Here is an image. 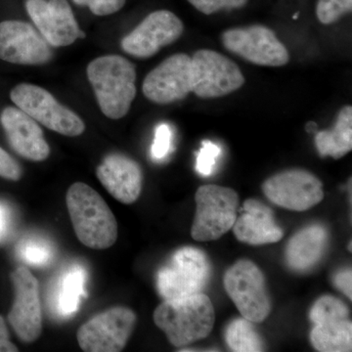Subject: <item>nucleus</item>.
<instances>
[{
	"instance_id": "nucleus-35",
	"label": "nucleus",
	"mask_w": 352,
	"mask_h": 352,
	"mask_svg": "<svg viewBox=\"0 0 352 352\" xmlns=\"http://www.w3.org/2000/svg\"><path fill=\"white\" fill-rule=\"evenodd\" d=\"M9 217L7 210L0 204V241L6 237L9 226Z\"/></svg>"
},
{
	"instance_id": "nucleus-12",
	"label": "nucleus",
	"mask_w": 352,
	"mask_h": 352,
	"mask_svg": "<svg viewBox=\"0 0 352 352\" xmlns=\"http://www.w3.org/2000/svg\"><path fill=\"white\" fill-rule=\"evenodd\" d=\"M11 280L15 289V300L8 314L9 323L22 342H34L43 331L38 279L28 268L20 266L11 273Z\"/></svg>"
},
{
	"instance_id": "nucleus-27",
	"label": "nucleus",
	"mask_w": 352,
	"mask_h": 352,
	"mask_svg": "<svg viewBox=\"0 0 352 352\" xmlns=\"http://www.w3.org/2000/svg\"><path fill=\"white\" fill-rule=\"evenodd\" d=\"M352 0H318L316 16L319 22L331 25L339 21L342 16L351 12Z\"/></svg>"
},
{
	"instance_id": "nucleus-25",
	"label": "nucleus",
	"mask_w": 352,
	"mask_h": 352,
	"mask_svg": "<svg viewBox=\"0 0 352 352\" xmlns=\"http://www.w3.org/2000/svg\"><path fill=\"white\" fill-rule=\"evenodd\" d=\"M349 314L346 305L339 298L324 296L314 303L310 311V319L317 325L325 322L347 319Z\"/></svg>"
},
{
	"instance_id": "nucleus-7",
	"label": "nucleus",
	"mask_w": 352,
	"mask_h": 352,
	"mask_svg": "<svg viewBox=\"0 0 352 352\" xmlns=\"http://www.w3.org/2000/svg\"><path fill=\"white\" fill-rule=\"evenodd\" d=\"M224 288L241 315L252 323H261L271 311L270 296L261 270L250 261H239L226 271Z\"/></svg>"
},
{
	"instance_id": "nucleus-26",
	"label": "nucleus",
	"mask_w": 352,
	"mask_h": 352,
	"mask_svg": "<svg viewBox=\"0 0 352 352\" xmlns=\"http://www.w3.org/2000/svg\"><path fill=\"white\" fill-rule=\"evenodd\" d=\"M21 258L32 265H45L52 258V249L41 239L25 240L19 247Z\"/></svg>"
},
{
	"instance_id": "nucleus-32",
	"label": "nucleus",
	"mask_w": 352,
	"mask_h": 352,
	"mask_svg": "<svg viewBox=\"0 0 352 352\" xmlns=\"http://www.w3.org/2000/svg\"><path fill=\"white\" fill-rule=\"evenodd\" d=\"M0 177L18 182L22 177L20 164L10 155L0 147Z\"/></svg>"
},
{
	"instance_id": "nucleus-9",
	"label": "nucleus",
	"mask_w": 352,
	"mask_h": 352,
	"mask_svg": "<svg viewBox=\"0 0 352 352\" xmlns=\"http://www.w3.org/2000/svg\"><path fill=\"white\" fill-rule=\"evenodd\" d=\"M136 323V315L117 307L96 315L78 329V344L85 352H119L126 346Z\"/></svg>"
},
{
	"instance_id": "nucleus-8",
	"label": "nucleus",
	"mask_w": 352,
	"mask_h": 352,
	"mask_svg": "<svg viewBox=\"0 0 352 352\" xmlns=\"http://www.w3.org/2000/svg\"><path fill=\"white\" fill-rule=\"evenodd\" d=\"M191 58L192 92L200 98H219L244 85L238 65L217 51L199 50Z\"/></svg>"
},
{
	"instance_id": "nucleus-2",
	"label": "nucleus",
	"mask_w": 352,
	"mask_h": 352,
	"mask_svg": "<svg viewBox=\"0 0 352 352\" xmlns=\"http://www.w3.org/2000/svg\"><path fill=\"white\" fill-rule=\"evenodd\" d=\"M87 72L101 112L109 119L124 118L136 95L134 64L120 55H106L90 62Z\"/></svg>"
},
{
	"instance_id": "nucleus-31",
	"label": "nucleus",
	"mask_w": 352,
	"mask_h": 352,
	"mask_svg": "<svg viewBox=\"0 0 352 352\" xmlns=\"http://www.w3.org/2000/svg\"><path fill=\"white\" fill-rule=\"evenodd\" d=\"M76 6H87L94 15L107 16L120 11L126 0H73Z\"/></svg>"
},
{
	"instance_id": "nucleus-14",
	"label": "nucleus",
	"mask_w": 352,
	"mask_h": 352,
	"mask_svg": "<svg viewBox=\"0 0 352 352\" xmlns=\"http://www.w3.org/2000/svg\"><path fill=\"white\" fill-rule=\"evenodd\" d=\"M142 90L154 103L182 100L192 92V58L184 53L166 58L146 76Z\"/></svg>"
},
{
	"instance_id": "nucleus-20",
	"label": "nucleus",
	"mask_w": 352,
	"mask_h": 352,
	"mask_svg": "<svg viewBox=\"0 0 352 352\" xmlns=\"http://www.w3.org/2000/svg\"><path fill=\"white\" fill-rule=\"evenodd\" d=\"M327 244L328 232L323 226H308L289 240L287 263L292 270L300 272L311 270L323 258Z\"/></svg>"
},
{
	"instance_id": "nucleus-4",
	"label": "nucleus",
	"mask_w": 352,
	"mask_h": 352,
	"mask_svg": "<svg viewBox=\"0 0 352 352\" xmlns=\"http://www.w3.org/2000/svg\"><path fill=\"white\" fill-rule=\"evenodd\" d=\"M197 210L191 229L193 239L208 242L221 238L232 229L238 217L239 196L235 190L203 185L197 190Z\"/></svg>"
},
{
	"instance_id": "nucleus-17",
	"label": "nucleus",
	"mask_w": 352,
	"mask_h": 352,
	"mask_svg": "<svg viewBox=\"0 0 352 352\" xmlns=\"http://www.w3.org/2000/svg\"><path fill=\"white\" fill-rule=\"evenodd\" d=\"M0 124L11 148L21 157L34 162H43L50 157V148L43 129L19 108H4L0 113Z\"/></svg>"
},
{
	"instance_id": "nucleus-6",
	"label": "nucleus",
	"mask_w": 352,
	"mask_h": 352,
	"mask_svg": "<svg viewBox=\"0 0 352 352\" xmlns=\"http://www.w3.org/2000/svg\"><path fill=\"white\" fill-rule=\"evenodd\" d=\"M210 276L205 252L196 248L178 250L170 263L157 274V289L164 300H177L201 294Z\"/></svg>"
},
{
	"instance_id": "nucleus-16",
	"label": "nucleus",
	"mask_w": 352,
	"mask_h": 352,
	"mask_svg": "<svg viewBox=\"0 0 352 352\" xmlns=\"http://www.w3.org/2000/svg\"><path fill=\"white\" fill-rule=\"evenodd\" d=\"M50 44L29 23H0V60L18 65H43L52 58Z\"/></svg>"
},
{
	"instance_id": "nucleus-15",
	"label": "nucleus",
	"mask_w": 352,
	"mask_h": 352,
	"mask_svg": "<svg viewBox=\"0 0 352 352\" xmlns=\"http://www.w3.org/2000/svg\"><path fill=\"white\" fill-rule=\"evenodd\" d=\"M25 9L51 46H68L85 38L67 0H27Z\"/></svg>"
},
{
	"instance_id": "nucleus-34",
	"label": "nucleus",
	"mask_w": 352,
	"mask_h": 352,
	"mask_svg": "<svg viewBox=\"0 0 352 352\" xmlns=\"http://www.w3.org/2000/svg\"><path fill=\"white\" fill-rule=\"evenodd\" d=\"M18 347L9 340L6 320L0 315V352H17Z\"/></svg>"
},
{
	"instance_id": "nucleus-3",
	"label": "nucleus",
	"mask_w": 352,
	"mask_h": 352,
	"mask_svg": "<svg viewBox=\"0 0 352 352\" xmlns=\"http://www.w3.org/2000/svg\"><path fill=\"white\" fill-rule=\"evenodd\" d=\"M153 318L171 344L183 347L210 335L214 325V308L210 298L201 293L164 300L155 309Z\"/></svg>"
},
{
	"instance_id": "nucleus-28",
	"label": "nucleus",
	"mask_w": 352,
	"mask_h": 352,
	"mask_svg": "<svg viewBox=\"0 0 352 352\" xmlns=\"http://www.w3.org/2000/svg\"><path fill=\"white\" fill-rule=\"evenodd\" d=\"M221 149L212 141H204L197 156L196 170L203 176H210L214 170Z\"/></svg>"
},
{
	"instance_id": "nucleus-10",
	"label": "nucleus",
	"mask_w": 352,
	"mask_h": 352,
	"mask_svg": "<svg viewBox=\"0 0 352 352\" xmlns=\"http://www.w3.org/2000/svg\"><path fill=\"white\" fill-rule=\"evenodd\" d=\"M221 41L227 50L258 66L282 67L289 61L286 46L272 30L264 25L227 30Z\"/></svg>"
},
{
	"instance_id": "nucleus-13",
	"label": "nucleus",
	"mask_w": 352,
	"mask_h": 352,
	"mask_svg": "<svg viewBox=\"0 0 352 352\" xmlns=\"http://www.w3.org/2000/svg\"><path fill=\"white\" fill-rule=\"evenodd\" d=\"M184 32L182 21L168 10L155 11L122 39V50L136 58H150L175 43Z\"/></svg>"
},
{
	"instance_id": "nucleus-33",
	"label": "nucleus",
	"mask_w": 352,
	"mask_h": 352,
	"mask_svg": "<svg viewBox=\"0 0 352 352\" xmlns=\"http://www.w3.org/2000/svg\"><path fill=\"white\" fill-rule=\"evenodd\" d=\"M333 283L336 287L342 291L349 298L352 300V272L351 270L340 271L333 278Z\"/></svg>"
},
{
	"instance_id": "nucleus-22",
	"label": "nucleus",
	"mask_w": 352,
	"mask_h": 352,
	"mask_svg": "<svg viewBox=\"0 0 352 352\" xmlns=\"http://www.w3.org/2000/svg\"><path fill=\"white\" fill-rule=\"evenodd\" d=\"M316 351L349 352L352 351V324L347 319L317 324L310 333Z\"/></svg>"
},
{
	"instance_id": "nucleus-21",
	"label": "nucleus",
	"mask_w": 352,
	"mask_h": 352,
	"mask_svg": "<svg viewBox=\"0 0 352 352\" xmlns=\"http://www.w3.org/2000/svg\"><path fill=\"white\" fill-rule=\"evenodd\" d=\"M315 145L321 157L340 159L352 149V107L340 111L335 126L330 131H319L315 135Z\"/></svg>"
},
{
	"instance_id": "nucleus-30",
	"label": "nucleus",
	"mask_w": 352,
	"mask_h": 352,
	"mask_svg": "<svg viewBox=\"0 0 352 352\" xmlns=\"http://www.w3.org/2000/svg\"><path fill=\"white\" fill-rule=\"evenodd\" d=\"M197 10L206 14L219 12L223 9L242 8L248 3V0H188Z\"/></svg>"
},
{
	"instance_id": "nucleus-23",
	"label": "nucleus",
	"mask_w": 352,
	"mask_h": 352,
	"mask_svg": "<svg viewBox=\"0 0 352 352\" xmlns=\"http://www.w3.org/2000/svg\"><path fill=\"white\" fill-rule=\"evenodd\" d=\"M87 272L80 265L72 266L60 282L56 296V310L60 316L69 317L78 311L85 294Z\"/></svg>"
},
{
	"instance_id": "nucleus-18",
	"label": "nucleus",
	"mask_w": 352,
	"mask_h": 352,
	"mask_svg": "<svg viewBox=\"0 0 352 352\" xmlns=\"http://www.w3.org/2000/svg\"><path fill=\"white\" fill-rule=\"evenodd\" d=\"M96 175L109 193L126 205L133 204L142 191V170L124 155H108L97 166Z\"/></svg>"
},
{
	"instance_id": "nucleus-5",
	"label": "nucleus",
	"mask_w": 352,
	"mask_h": 352,
	"mask_svg": "<svg viewBox=\"0 0 352 352\" xmlns=\"http://www.w3.org/2000/svg\"><path fill=\"white\" fill-rule=\"evenodd\" d=\"M10 98L32 119L62 135L76 138L85 131L83 120L43 87L21 83L11 90Z\"/></svg>"
},
{
	"instance_id": "nucleus-24",
	"label": "nucleus",
	"mask_w": 352,
	"mask_h": 352,
	"mask_svg": "<svg viewBox=\"0 0 352 352\" xmlns=\"http://www.w3.org/2000/svg\"><path fill=\"white\" fill-rule=\"evenodd\" d=\"M247 319H236L226 329V339L231 351L236 352L263 351V344L252 325Z\"/></svg>"
},
{
	"instance_id": "nucleus-1",
	"label": "nucleus",
	"mask_w": 352,
	"mask_h": 352,
	"mask_svg": "<svg viewBox=\"0 0 352 352\" xmlns=\"http://www.w3.org/2000/svg\"><path fill=\"white\" fill-rule=\"evenodd\" d=\"M66 204L76 237L83 245L105 250L115 244L117 219L98 192L85 183H74L67 192Z\"/></svg>"
},
{
	"instance_id": "nucleus-29",
	"label": "nucleus",
	"mask_w": 352,
	"mask_h": 352,
	"mask_svg": "<svg viewBox=\"0 0 352 352\" xmlns=\"http://www.w3.org/2000/svg\"><path fill=\"white\" fill-rule=\"evenodd\" d=\"M171 139L173 132L168 124H162L157 126L151 148L152 157L155 161H162L168 157V153L170 152Z\"/></svg>"
},
{
	"instance_id": "nucleus-19",
	"label": "nucleus",
	"mask_w": 352,
	"mask_h": 352,
	"mask_svg": "<svg viewBox=\"0 0 352 352\" xmlns=\"http://www.w3.org/2000/svg\"><path fill=\"white\" fill-rule=\"evenodd\" d=\"M232 229L238 240L252 245L273 244L284 236L272 210L254 199L245 201L243 214L237 217Z\"/></svg>"
},
{
	"instance_id": "nucleus-11",
	"label": "nucleus",
	"mask_w": 352,
	"mask_h": 352,
	"mask_svg": "<svg viewBox=\"0 0 352 352\" xmlns=\"http://www.w3.org/2000/svg\"><path fill=\"white\" fill-rule=\"evenodd\" d=\"M264 195L275 205L303 212L318 205L324 198L323 184L305 170H289L271 176L263 183Z\"/></svg>"
}]
</instances>
